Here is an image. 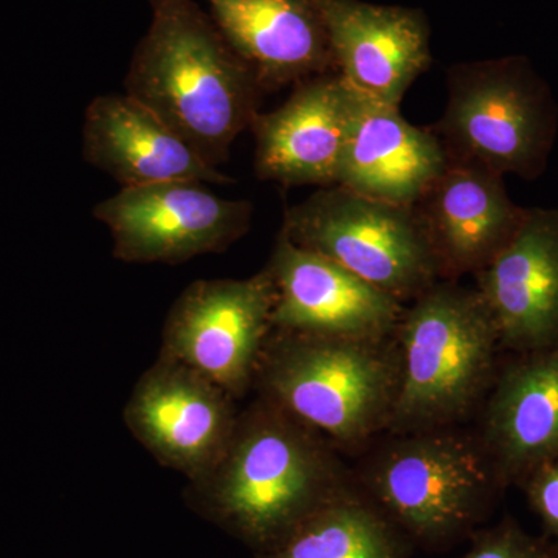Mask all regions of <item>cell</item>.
I'll list each match as a JSON object with an SVG mask.
<instances>
[{
	"label": "cell",
	"instance_id": "cell-11",
	"mask_svg": "<svg viewBox=\"0 0 558 558\" xmlns=\"http://www.w3.org/2000/svg\"><path fill=\"white\" fill-rule=\"evenodd\" d=\"M274 329L348 339L395 336L405 304L339 264L296 247L279 231L269 263Z\"/></svg>",
	"mask_w": 558,
	"mask_h": 558
},
{
	"label": "cell",
	"instance_id": "cell-18",
	"mask_svg": "<svg viewBox=\"0 0 558 558\" xmlns=\"http://www.w3.org/2000/svg\"><path fill=\"white\" fill-rule=\"evenodd\" d=\"M499 484L523 483L558 453V343L520 354L497 373L481 432Z\"/></svg>",
	"mask_w": 558,
	"mask_h": 558
},
{
	"label": "cell",
	"instance_id": "cell-21",
	"mask_svg": "<svg viewBox=\"0 0 558 558\" xmlns=\"http://www.w3.org/2000/svg\"><path fill=\"white\" fill-rule=\"evenodd\" d=\"M458 558H557L548 542L532 537L512 521L476 532L468 553Z\"/></svg>",
	"mask_w": 558,
	"mask_h": 558
},
{
	"label": "cell",
	"instance_id": "cell-12",
	"mask_svg": "<svg viewBox=\"0 0 558 558\" xmlns=\"http://www.w3.org/2000/svg\"><path fill=\"white\" fill-rule=\"evenodd\" d=\"M355 101L339 72H329L296 84L278 109L259 112L250 126L256 178L284 186L337 185Z\"/></svg>",
	"mask_w": 558,
	"mask_h": 558
},
{
	"label": "cell",
	"instance_id": "cell-13",
	"mask_svg": "<svg viewBox=\"0 0 558 558\" xmlns=\"http://www.w3.org/2000/svg\"><path fill=\"white\" fill-rule=\"evenodd\" d=\"M336 70L349 89L400 106L429 68V25L421 10L362 0H319Z\"/></svg>",
	"mask_w": 558,
	"mask_h": 558
},
{
	"label": "cell",
	"instance_id": "cell-1",
	"mask_svg": "<svg viewBox=\"0 0 558 558\" xmlns=\"http://www.w3.org/2000/svg\"><path fill=\"white\" fill-rule=\"evenodd\" d=\"M354 481L329 439L258 396L238 414L215 468L190 483L189 498L258 554Z\"/></svg>",
	"mask_w": 558,
	"mask_h": 558
},
{
	"label": "cell",
	"instance_id": "cell-9",
	"mask_svg": "<svg viewBox=\"0 0 558 558\" xmlns=\"http://www.w3.org/2000/svg\"><path fill=\"white\" fill-rule=\"evenodd\" d=\"M199 182L121 189L94 208L108 227L113 258L134 264H180L220 253L247 234L253 205L223 199Z\"/></svg>",
	"mask_w": 558,
	"mask_h": 558
},
{
	"label": "cell",
	"instance_id": "cell-5",
	"mask_svg": "<svg viewBox=\"0 0 558 558\" xmlns=\"http://www.w3.org/2000/svg\"><path fill=\"white\" fill-rule=\"evenodd\" d=\"M410 542L470 534L501 486L475 433L457 427L392 435L355 481Z\"/></svg>",
	"mask_w": 558,
	"mask_h": 558
},
{
	"label": "cell",
	"instance_id": "cell-7",
	"mask_svg": "<svg viewBox=\"0 0 558 558\" xmlns=\"http://www.w3.org/2000/svg\"><path fill=\"white\" fill-rule=\"evenodd\" d=\"M282 234L409 304L442 279L413 207L371 199L344 186L319 189L284 211Z\"/></svg>",
	"mask_w": 558,
	"mask_h": 558
},
{
	"label": "cell",
	"instance_id": "cell-14",
	"mask_svg": "<svg viewBox=\"0 0 558 558\" xmlns=\"http://www.w3.org/2000/svg\"><path fill=\"white\" fill-rule=\"evenodd\" d=\"M501 349L526 354L558 343V208L527 209L520 229L475 275Z\"/></svg>",
	"mask_w": 558,
	"mask_h": 558
},
{
	"label": "cell",
	"instance_id": "cell-10",
	"mask_svg": "<svg viewBox=\"0 0 558 558\" xmlns=\"http://www.w3.org/2000/svg\"><path fill=\"white\" fill-rule=\"evenodd\" d=\"M238 414L234 399L218 385L160 355L140 377L123 410L132 436L189 483L215 468Z\"/></svg>",
	"mask_w": 558,
	"mask_h": 558
},
{
	"label": "cell",
	"instance_id": "cell-2",
	"mask_svg": "<svg viewBox=\"0 0 558 558\" xmlns=\"http://www.w3.org/2000/svg\"><path fill=\"white\" fill-rule=\"evenodd\" d=\"M149 5V28L132 54L124 94L218 168L260 112L264 90L194 0Z\"/></svg>",
	"mask_w": 558,
	"mask_h": 558
},
{
	"label": "cell",
	"instance_id": "cell-3",
	"mask_svg": "<svg viewBox=\"0 0 558 558\" xmlns=\"http://www.w3.org/2000/svg\"><path fill=\"white\" fill-rule=\"evenodd\" d=\"M400 373L395 336L348 339L274 329L253 388L333 446L360 447L387 433Z\"/></svg>",
	"mask_w": 558,
	"mask_h": 558
},
{
	"label": "cell",
	"instance_id": "cell-15",
	"mask_svg": "<svg viewBox=\"0 0 558 558\" xmlns=\"http://www.w3.org/2000/svg\"><path fill=\"white\" fill-rule=\"evenodd\" d=\"M442 279L476 275L520 229L527 209L510 199L502 175L449 160L413 205Z\"/></svg>",
	"mask_w": 558,
	"mask_h": 558
},
{
	"label": "cell",
	"instance_id": "cell-16",
	"mask_svg": "<svg viewBox=\"0 0 558 558\" xmlns=\"http://www.w3.org/2000/svg\"><path fill=\"white\" fill-rule=\"evenodd\" d=\"M205 2L220 35L264 94L337 72L319 0Z\"/></svg>",
	"mask_w": 558,
	"mask_h": 558
},
{
	"label": "cell",
	"instance_id": "cell-8",
	"mask_svg": "<svg viewBox=\"0 0 558 558\" xmlns=\"http://www.w3.org/2000/svg\"><path fill=\"white\" fill-rule=\"evenodd\" d=\"M275 299L266 267L245 279L191 282L165 319L160 357L196 371L234 400L244 398L274 330Z\"/></svg>",
	"mask_w": 558,
	"mask_h": 558
},
{
	"label": "cell",
	"instance_id": "cell-4",
	"mask_svg": "<svg viewBox=\"0 0 558 558\" xmlns=\"http://www.w3.org/2000/svg\"><path fill=\"white\" fill-rule=\"evenodd\" d=\"M402 360L387 433L454 427L497 377L499 336L476 288L439 279L403 307L395 332Z\"/></svg>",
	"mask_w": 558,
	"mask_h": 558
},
{
	"label": "cell",
	"instance_id": "cell-22",
	"mask_svg": "<svg viewBox=\"0 0 558 558\" xmlns=\"http://www.w3.org/2000/svg\"><path fill=\"white\" fill-rule=\"evenodd\" d=\"M521 484L543 526L558 543V453L532 470Z\"/></svg>",
	"mask_w": 558,
	"mask_h": 558
},
{
	"label": "cell",
	"instance_id": "cell-17",
	"mask_svg": "<svg viewBox=\"0 0 558 558\" xmlns=\"http://www.w3.org/2000/svg\"><path fill=\"white\" fill-rule=\"evenodd\" d=\"M83 156L121 189L179 180L233 183L128 94L98 95L89 102L84 112Z\"/></svg>",
	"mask_w": 558,
	"mask_h": 558
},
{
	"label": "cell",
	"instance_id": "cell-20",
	"mask_svg": "<svg viewBox=\"0 0 558 558\" xmlns=\"http://www.w3.org/2000/svg\"><path fill=\"white\" fill-rule=\"evenodd\" d=\"M410 539L357 486L296 524L256 558H409Z\"/></svg>",
	"mask_w": 558,
	"mask_h": 558
},
{
	"label": "cell",
	"instance_id": "cell-19",
	"mask_svg": "<svg viewBox=\"0 0 558 558\" xmlns=\"http://www.w3.org/2000/svg\"><path fill=\"white\" fill-rule=\"evenodd\" d=\"M447 163L449 157L432 128L413 126L399 106L357 95L337 185L413 207Z\"/></svg>",
	"mask_w": 558,
	"mask_h": 558
},
{
	"label": "cell",
	"instance_id": "cell-6",
	"mask_svg": "<svg viewBox=\"0 0 558 558\" xmlns=\"http://www.w3.org/2000/svg\"><path fill=\"white\" fill-rule=\"evenodd\" d=\"M432 130L451 161L535 179L553 148L557 110L524 58L462 62L449 70L446 110Z\"/></svg>",
	"mask_w": 558,
	"mask_h": 558
}]
</instances>
